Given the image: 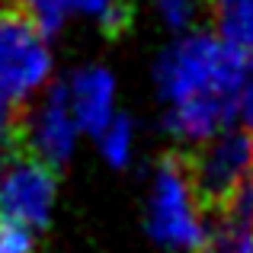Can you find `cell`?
<instances>
[{"instance_id":"obj_1","label":"cell","mask_w":253,"mask_h":253,"mask_svg":"<svg viewBox=\"0 0 253 253\" xmlns=\"http://www.w3.org/2000/svg\"><path fill=\"white\" fill-rule=\"evenodd\" d=\"M247 51L211 32L176 39L154 68L157 93L164 96L173 135L205 141L231 125L241 109V84Z\"/></svg>"},{"instance_id":"obj_2","label":"cell","mask_w":253,"mask_h":253,"mask_svg":"<svg viewBox=\"0 0 253 253\" xmlns=\"http://www.w3.org/2000/svg\"><path fill=\"white\" fill-rule=\"evenodd\" d=\"M196 183L186 154H170L157 167L148 202V231L161 247L176 253H202L209 247V228L202 221Z\"/></svg>"},{"instance_id":"obj_3","label":"cell","mask_w":253,"mask_h":253,"mask_svg":"<svg viewBox=\"0 0 253 253\" xmlns=\"http://www.w3.org/2000/svg\"><path fill=\"white\" fill-rule=\"evenodd\" d=\"M48 32L19 0H0V103L23 106L48 81Z\"/></svg>"},{"instance_id":"obj_4","label":"cell","mask_w":253,"mask_h":253,"mask_svg":"<svg viewBox=\"0 0 253 253\" xmlns=\"http://www.w3.org/2000/svg\"><path fill=\"white\" fill-rule=\"evenodd\" d=\"M199 202L211 215L224 209L253 179V131H218L205 138L196 154L186 157Z\"/></svg>"},{"instance_id":"obj_5","label":"cell","mask_w":253,"mask_h":253,"mask_svg":"<svg viewBox=\"0 0 253 253\" xmlns=\"http://www.w3.org/2000/svg\"><path fill=\"white\" fill-rule=\"evenodd\" d=\"M55 202V167L29 148L0 164V221L42 228Z\"/></svg>"},{"instance_id":"obj_6","label":"cell","mask_w":253,"mask_h":253,"mask_svg":"<svg viewBox=\"0 0 253 253\" xmlns=\"http://www.w3.org/2000/svg\"><path fill=\"white\" fill-rule=\"evenodd\" d=\"M77 131H81V125H77L74 112H71V106H68V90H64V86H55V90L48 93V99L42 103V109L36 112L32 125L26 122L23 144L36 157H42L45 164L61 167L71 157V151H74Z\"/></svg>"},{"instance_id":"obj_7","label":"cell","mask_w":253,"mask_h":253,"mask_svg":"<svg viewBox=\"0 0 253 253\" xmlns=\"http://www.w3.org/2000/svg\"><path fill=\"white\" fill-rule=\"evenodd\" d=\"M64 90H68L71 112L84 131L96 135L112 122V116H116V81L106 68L77 71Z\"/></svg>"},{"instance_id":"obj_8","label":"cell","mask_w":253,"mask_h":253,"mask_svg":"<svg viewBox=\"0 0 253 253\" xmlns=\"http://www.w3.org/2000/svg\"><path fill=\"white\" fill-rule=\"evenodd\" d=\"M211 10L218 36L253 55V0H211Z\"/></svg>"},{"instance_id":"obj_9","label":"cell","mask_w":253,"mask_h":253,"mask_svg":"<svg viewBox=\"0 0 253 253\" xmlns=\"http://www.w3.org/2000/svg\"><path fill=\"white\" fill-rule=\"evenodd\" d=\"M205 253H253V218L218 215Z\"/></svg>"},{"instance_id":"obj_10","label":"cell","mask_w":253,"mask_h":253,"mask_svg":"<svg viewBox=\"0 0 253 253\" xmlns=\"http://www.w3.org/2000/svg\"><path fill=\"white\" fill-rule=\"evenodd\" d=\"M99 138V151L103 157L112 164V167H122L131 157V144H135V128L125 116H112V122L106 125L103 131H96Z\"/></svg>"},{"instance_id":"obj_11","label":"cell","mask_w":253,"mask_h":253,"mask_svg":"<svg viewBox=\"0 0 253 253\" xmlns=\"http://www.w3.org/2000/svg\"><path fill=\"white\" fill-rule=\"evenodd\" d=\"M68 3H71V10H81L86 16L99 19V26L109 36H119L131 23V10L125 0H68Z\"/></svg>"},{"instance_id":"obj_12","label":"cell","mask_w":253,"mask_h":253,"mask_svg":"<svg viewBox=\"0 0 253 253\" xmlns=\"http://www.w3.org/2000/svg\"><path fill=\"white\" fill-rule=\"evenodd\" d=\"M23 131H26V122H23V116H19V106L0 103V164L26 148Z\"/></svg>"},{"instance_id":"obj_13","label":"cell","mask_w":253,"mask_h":253,"mask_svg":"<svg viewBox=\"0 0 253 253\" xmlns=\"http://www.w3.org/2000/svg\"><path fill=\"white\" fill-rule=\"evenodd\" d=\"M19 3L29 10V16L36 19V23L48 32V36L61 29L64 16H68V10H71L68 0H19Z\"/></svg>"},{"instance_id":"obj_14","label":"cell","mask_w":253,"mask_h":253,"mask_svg":"<svg viewBox=\"0 0 253 253\" xmlns=\"http://www.w3.org/2000/svg\"><path fill=\"white\" fill-rule=\"evenodd\" d=\"M32 228L0 221V253H32Z\"/></svg>"},{"instance_id":"obj_15","label":"cell","mask_w":253,"mask_h":253,"mask_svg":"<svg viewBox=\"0 0 253 253\" xmlns=\"http://www.w3.org/2000/svg\"><path fill=\"white\" fill-rule=\"evenodd\" d=\"M161 10L173 29H186L192 19V0H161Z\"/></svg>"},{"instance_id":"obj_16","label":"cell","mask_w":253,"mask_h":253,"mask_svg":"<svg viewBox=\"0 0 253 253\" xmlns=\"http://www.w3.org/2000/svg\"><path fill=\"white\" fill-rule=\"evenodd\" d=\"M237 116H244L247 128L253 131V55H247V71H244V84H241V109Z\"/></svg>"}]
</instances>
